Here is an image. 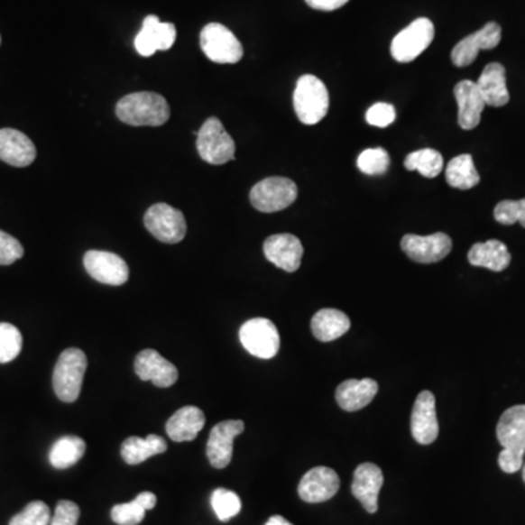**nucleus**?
<instances>
[{"label":"nucleus","instance_id":"37998d69","mask_svg":"<svg viewBox=\"0 0 525 525\" xmlns=\"http://www.w3.org/2000/svg\"><path fill=\"white\" fill-rule=\"evenodd\" d=\"M266 525H293L290 521H286L285 518L281 515H273V517L266 522Z\"/></svg>","mask_w":525,"mask_h":525},{"label":"nucleus","instance_id":"1a4fd4ad","mask_svg":"<svg viewBox=\"0 0 525 525\" xmlns=\"http://www.w3.org/2000/svg\"><path fill=\"white\" fill-rule=\"evenodd\" d=\"M143 222L149 233L161 243H180L187 234L186 217L179 209L167 203L151 206L143 217Z\"/></svg>","mask_w":525,"mask_h":525},{"label":"nucleus","instance_id":"f704fd0d","mask_svg":"<svg viewBox=\"0 0 525 525\" xmlns=\"http://www.w3.org/2000/svg\"><path fill=\"white\" fill-rule=\"evenodd\" d=\"M51 521L50 508L41 501L28 503L25 510L12 518L9 525H49Z\"/></svg>","mask_w":525,"mask_h":525},{"label":"nucleus","instance_id":"f8f14e48","mask_svg":"<svg viewBox=\"0 0 525 525\" xmlns=\"http://www.w3.org/2000/svg\"><path fill=\"white\" fill-rule=\"evenodd\" d=\"M84 266L92 279L104 285L122 286L129 279L127 262L115 253L91 250L84 255Z\"/></svg>","mask_w":525,"mask_h":525},{"label":"nucleus","instance_id":"ddd939ff","mask_svg":"<svg viewBox=\"0 0 525 525\" xmlns=\"http://www.w3.org/2000/svg\"><path fill=\"white\" fill-rule=\"evenodd\" d=\"M177 39V30L170 23H161L155 15L146 16L142 30L134 39V49L143 58H151L158 50L171 49Z\"/></svg>","mask_w":525,"mask_h":525},{"label":"nucleus","instance_id":"aec40b11","mask_svg":"<svg viewBox=\"0 0 525 525\" xmlns=\"http://www.w3.org/2000/svg\"><path fill=\"white\" fill-rule=\"evenodd\" d=\"M384 484V476L377 465L364 463L355 470L352 493L358 499L366 512L375 514L378 511V495Z\"/></svg>","mask_w":525,"mask_h":525},{"label":"nucleus","instance_id":"412c9836","mask_svg":"<svg viewBox=\"0 0 525 525\" xmlns=\"http://www.w3.org/2000/svg\"><path fill=\"white\" fill-rule=\"evenodd\" d=\"M454 96L458 103V124L461 129L473 130L479 126L486 103L476 82L461 80L454 88Z\"/></svg>","mask_w":525,"mask_h":525},{"label":"nucleus","instance_id":"c03bdc74","mask_svg":"<svg viewBox=\"0 0 525 525\" xmlns=\"http://www.w3.org/2000/svg\"><path fill=\"white\" fill-rule=\"evenodd\" d=\"M522 477H524L525 482V465H522Z\"/></svg>","mask_w":525,"mask_h":525},{"label":"nucleus","instance_id":"393cba45","mask_svg":"<svg viewBox=\"0 0 525 525\" xmlns=\"http://www.w3.org/2000/svg\"><path fill=\"white\" fill-rule=\"evenodd\" d=\"M486 106L503 107L510 103V92L506 88L505 68L501 63H491L484 68L476 82Z\"/></svg>","mask_w":525,"mask_h":525},{"label":"nucleus","instance_id":"a18cd8bd","mask_svg":"<svg viewBox=\"0 0 525 525\" xmlns=\"http://www.w3.org/2000/svg\"><path fill=\"white\" fill-rule=\"evenodd\" d=\"M0 42H2V39H0Z\"/></svg>","mask_w":525,"mask_h":525},{"label":"nucleus","instance_id":"473e14b6","mask_svg":"<svg viewBox=\"0 0 525 525\" xmlns=\"http://www.w3.org/2000/svg\"><path fill=\"white\" fill-rule=\"evenodd\" d=\"M23 335L9 323H0V364H8L21 354Z\"/></svg>","mask_w":525,"mask_h":525},{"label":"nucleus","instance_id":"58836bf2","mask_svg":"<svg viewBox=\"0 0 525 525\" xmlns=\"http://www.w3.org/2000/svg\"><path fill=\"white\" fill-rule=\"evenodd\" d=\"M396 108L391 104H373L370 110L366 111V123L371 126L387 127L396 120Z\"/></svg>","mask_w":525,"mask_h":525},{"label":"nucleus","instance_id":"39448f33","mask_svg":"<svg viewBox=\"0 0 525 525\" xmlns=\"http://www.w3.org/2000/svg\"><path fill=\"white\" fill-rule=\"evenodd\" d=\"M196 146L198 155L207 164L224 165L235 160V142L216 117L207 118L203 123L198 132Z\"/></svg>","mask_w":525,"mask_h":525},{"label":"nucleus","instance_id":"20e7f679","mask_svg":"<svg viewBox=\"0 0 525 525\" xmlns=\"http://www.w3.org/2000/svg\"><path fill=\"white\" fill-rule=\"evenodd\" d=\"M87 366V355L82 350L69 347L61 352L53 371L54 392L61 401H77L82 390Z\"/></svg>","mask_w":525,"mask_h":525},{"label":"nucleus","instance_id":"7ed1b4c3","mask_svg":"<svg viewBox=\"0 0 525 525\" xmlns=\"http://www.w3.org/2000/svg\"><path fill=\"white\" fill-rule=\"evenodd\" d=\"M328 107L330 97L323 80L314 75H304L298 79L293 92V108L299 122L314 126L327 115Z\"/></svg>","mask_w":525,"mask_h":525},{"label":"nucleus","instance_id":"9d476101","mask_svg":"<svg viewBox=\"0 0 525 525\" xmlns=\"http://www.w3.org/2000/svg\"><path fill=\"white\" fill-rule=\"evenodd\" d=\"M241 345L255 358L272 359L278 355L281 336L267 318H252L240 328Z\"/></svg>","mask_w":525,"mask_h":525},{"label":"nucleus","instance_id":"dca6fc26","mask_svg":"<svg viewBox=\"0 0 525 525\" xmlns=\"http://www.w3.org/2000/svg\"><path fill=\"white\" fill-rule=\"evenodd\" d=\"M244 428L245 425L243 420H225L214 427L206 449L212 467H228L233 460L234 439L243 434Z\"/></svg>","mask_w":525,"mask_h":525},{"label":"nucleus","instance_id":"7c9ffc66","mask_svg":"<svg viewBox=\"0 0 525 525\" xmlns=\"http://www.w3.org/2000/svg\"><path fill=\"white\" fill-rule=\"evenodd\" d=\"M404 167L409 171L420 172L427 179H435L441 174L444 158L435 149H420L408 155V158L404 160Z\"/></svg>","mask_w":525,"mask_h":525},{"label":"nucleus","instance_id":"f03ea898","mask_svg":"<svg viewBox=\"0 0 525 525\" xmlns=\"http://www.w3.org/2000/svg\"><path fill=\"white\" fill-rule=\"evenodd\" d=\"M115 115L130 126L158 127L168 122L170 106L156 92H134L118 101Z\"/></svg>","mask_w":525,"mask_h":525},{"label":"nucleus","instance_id":"6e6552de","mask_svg":"<svg viewBox=\"0 0 525 525\" xmlns=\"http://www.w3.org/2000/svg\"><path fill=\"white\" fill-rule=\"evenodd\" d=\"M435 27L428 18H418L400 31L391 42V56L400 63L415 60L434 41Z\"/></svg>","mask_w":525,"mask_h":525},{"label":"nucleus","instance_id":"a19ab883","mask_svg":"<svg viewBox=\"0 0 525 525\" xmlns=\"http://www.w3.org/2000/svg\"><path fill=\"white\" fill-rule=\"evenodd\" d=\"M309 8L317 11H336L342 8L349 0H305Z\"/></svg>","mask_w":525,"mask_h":525},{"label":"nucleus","instance_id":"4c0bfd02","mask_svg":"<svg viewBox=\"0 0 525 525\" xmlns=\"http://www.w3.org/2000/svg\"><path fill=\"white\" fill-rule=\"evenodd\" d=\"M23 247L20 241L0 231V266H9L16 260L23 259Z\"/></svg>","mask_w":525,"mask_h":525},{"label":"nucleus","instance_id":"5701e85b","mask_svg":"<svg viewBox=\"0 0 525 525\" xmlns=\"http://www.w3.org/2000/svg\"><path fill=\"white\" fill-rule=\"evenodd\" d=\"M377 392L378 382L371 378L347 380L336 390V401L343 410L358 411L366 408Z\"/></svg>","mask_w":525,"mask_h":525},{"label":"nucleus","instance_id":"4be33fe9","mask_svg":"<svg viewBox=\"0 0 525 525\" xmlns=\"http://www.w3.org/2000/svg\"><path fill=\"white\" fill-rule=\"evenodd\" d=\"M37 158V149L20 130L0 129V160L12 167H28Z\"/></svg>","mask_w":525,"mask_h":525},{"label":"nucleus","instance_id":"0eeeda50","mask_svg":"<svg viewBox=\"0 0 525 525\" xmlns=\"http://www.w3.org/2000/svg\"><path fill=\"white\" fill-rule=\"evenodd\" d=\"M200 47L206 58L221 65H233L243 59L244 50L240 40L222 23H212L203 28Z\"/></svg>","mask_w":525,"mask_h":525},{"label":"nucleus","instance_id":"f3484780","mask_svg":"<svg viewBox=\"0 0 525 525\" xmlns=\"http://www.w3.org/2000/svg\"><path fill=\"white\" fill-rule=\"evenodd\" d=\"M411 435L415 441L422 446H429L437 441L439 435L435 396L430 391L419 392L415 406L411 411Z\"/></svg>","mask_w":525,"mask_h":525},{"label":"nucleus","instance_id":"2f4dec72","mask_svg":"<svg viewBox=\"0 0 525 525\" xmlns=\"http://www.w3.org/2000/svg\"><path fill=\"white\" fill-rule=\"evenodd\" d=\"M210 503L214 508L215 514L221 520L226 522L233 520L234 517L240 514L241 499L236 495L235 492L228 491V489H216L212 493Z\"/></svg>","mask_w":525,"mask_h":525},{"label":"nucleus","instance_id":"c85d7f7f","mask_svg":"<svg viewBox=\"0 0 525 525\" xmlns=\"http://www.w3.org/2000/svg\"><path fill=\"white\" fill-rule=\"evenodd\" d=\"M446 179L449 186L460 190H470L476 187L480 183V175L473 162V156L463 153L449 161Z\"/></svg>","mask_w":525,"mask_h":525},{"label":"nucleus","instance_id":"ea45409f","mask_svg":"<svg viewBox=\"0 0 525 525\" xmlns=\"http://www.w3.org/2000/svg\"><path fill=\"white\" fill-rule=\"evenodd\" d=\"M80 517L79 506L72 501H60L50 525H77Z\"/></svg>","mask_w":525,"mask_h":525},{"label":"nucleus","instance_id":"423d86ee","mask_svg":"<svg viewBox=\"0 0 525 525\" xmlns=\"http://www.w3.org/2000/svg\"><path fill=\"white\" fill-rule=\"evenodd\" d=\"M298 198V187L285 177H269L255 184L250 200L262 214H274L290 207Z\"/></svg>","mask_w":525,"mask_h":525},{"label":"nucleus","instance_id":"6ab92c4d","mask_svg":"<svg viewBox=\"0 0 525 525\" xmlns=\"http://www.w3.org/2000/svg\"><path fill=\"white\" fill-rule=\"evenodd\" d=\"M134 371L142 381H152L161 389L171 387L179 380L177 368L153 349L142 350L137 355Z\"/></svg>","mask_w":525,"mask_h":525},{"label":"nucleus","instance_id":"a878e982","mask_svg":"<svg viewBox=\"0 0 525 525\" xmlns=\"http://www.w3.org/2000/svg\"><path fill=\"white\" fill-rule=\"evenodd\" d=\"M468 262L473 266L484 267L492 272H502L510 266L511 253L505 244L498 240L477 243L468 252Z\"/></svg>","mask_w":525,"mask_h":525},{"label":"nucleus","instance_id":"c756f323","mask_svg":"<svg viewBox=\"0 0 525 525\" xmlns=\"http://www.w3.org/2000/svg\"><path fill=\"white\" fill-rule=\"evenodd\" d=\"M87 444L79 437H63L56 441L50 451V463L54 468H69L77 465L84 457Z\"/></svg>","mask_w":525,"mask_h":525},{"label":"nucleus","instance_id":"72a5a7b5","mask_svg":"<svg viewBox=\"0 0 525 525\" xmlns=\"http://www.w3.org/2000/svg\"><path fill=\"white\" fill-rule=\"evenodd\" d=\"M358 168L366 175H380L389 171L390 155L385 149H365L359 155Z\"/></svg>","mask_w":525,"mask_h":525},{"label":"nucleus","instance_id":"c9c22d12","mask_svg":"<svg viewBox=\"0 0 525 525\" xmlns=\"http://www.w3.org/2000/svg\"><path fill=\"white\" fill-rule=\"evenodd\" d=\"M146 510L136 498L132 502L120 503L111 510V520L118 525H139L145 518Z\"/></svg>","mask_w":525,"mask_h":525},{"label":"nucleus","instance_id":"a211bd4d","mask_svg":"<svg viewBox=\"0 0 525 525\" xmlns=\"http://www.w3.org/2000/svg\"><path fill=\"white\" fill-rule=\"evenodd\" d=\"M340 479L330 467H314L309 470L298 486V493L304 502L321 503L339 492Z\"/></svg>","mask_w":525,"mask_h":525},{"label":"nucleus","instance_id":"4468645a","mask_svg":"<svg viewBox=\"0 0 525 525\" xmlns=\"http://www.w3.org/2000/svg\"><path fill=\"white\" fill-rule=\"evenodd\" d=\"M264 255L269 262L282 271L297 272L304 257V247L298 236L292 234H276L264 241Z\"/></svg>","mask_w":525,"mask_h":525},{"label":"nucleus","instance_id":"bb28decb","mask_svg":"<svg viewBox=\"0 0 525 525\" xmlns=\"http://www.w3.org/2000/svg\"><path fill=\"white\" fill-rule=\"evenodd\" d=\"M350 328L349 317L335 309H324L312 317V335L320 342H333L346 335Z\"/></svg>","mask_w":525,"mask_h":525},{"label":"nucleus","instance_id":"b1692460","mask_svg":"<svg viewBox=\"0 0 525 525\" xmlns=\"http://www.w3.org/2000/svg\"><path fill=\"white\" fill-rule=\"evenodd\" d=\"M205 423V413L200 409L196 406H184L168 419L165 429L172 441L189 442L198 438Z\"/></svg>","mask_w":525,"mask_h":525},{"label":"nucleus","instance_id":"e433bc0d","mask_svg":"<svg viewBox=\"0 0 525 525\" xmlns=\"http://www.w3.org/2000/svg\"><path fill=\"white\" fill-rule=\"evenodd\" d=\"M495 219L502 225H514L520 222L525 228V198L498 203L495 207Z\"/></svg>","mask_w":525,"mask_h":525},{"label":"nucleus","instance_id":"f257e3e1","mask_svg":"<svg viewBox=\"0 0 525 525\" xmlns=\"http://www.w3.org/2000/svg\"><path fill=\"white\" fill-rule=\"evenodd\" d=\"M496 437L502 451L499 454V467L512 474L521 470L525 453V404L503 411L496 427Z\"/></svg>","mask_w":525,"mask_h":525},{"label":"nucleus","instance_id":"cd10ccee","mask_svg":"<svg viewBox=\"0 0 525 525\" xmlns=\"http://www.w3.org/2000/svg\"><path fill=\"white\" fill-rule=\"evenodd\" d=\"M167 451V442L158 435H149L146 438L132 437L123 442L122 457L129 465H137Z\"/></svg>","mask_w":525,"mask_h":525},{"label":"nucleus","instance_id":"79ce46f5","mask_svg":"<svg viewBox=\"0 0 525 525\" xmlns=\"http://www.w3.org/2000/svg\"><path fill=\"white\" fill-rule=\"evenodd\" d=\"M136 499L146 511H151L155 508L156 496L151 493V492H142V493L136 496Z\"/></svg>","mask_w":525,"mask_h":525},{"label":"nucleus","instance_id":"2eb2a0df","mask_svg":"<svg viewBox=\"0 0 525 525\" xmlns=\"http://www.w3.org/2000/svg\"><path fill=\"white\" fill-rule=\"evenodd\" d=\"M502 39V30L496 23H487L482 30L468 35L454 47L451 60L457 68H465L476 60L480 50L495 49Z\"/></svg>","mask_w":525,"mask_h":525},{"label":"nucleus","instance_id":"9b49d317","mask_svg":"<svg viewBox=\"0 0 525 525\" xmlns=\"http://www.w3.org/2000/svg\"><path fill=\"white\" fill-rule=\"evenodd\" d=\"M401 250L413 262L430 264L446 259L453 250V240L444 233L427 236L408 234L401 240Z\"/></svg>","mask_w":525,"mask_h":525}]
</instances>
